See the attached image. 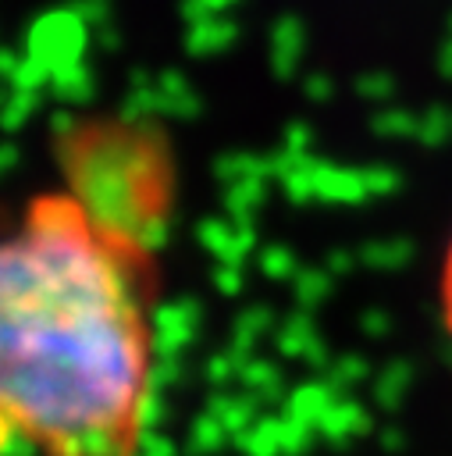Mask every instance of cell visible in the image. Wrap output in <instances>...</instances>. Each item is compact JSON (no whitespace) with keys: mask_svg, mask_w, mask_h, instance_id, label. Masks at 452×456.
Wrapping results in <instances>:
<instances>
[{"mask_svg":"<svg viewBox=\"0 0 452 456\" xmlns=\"http://www.w3.org/2000/svg\"><path fill=\"white\" fill-rule=\"evenodd\" d=\"M153 395L149 271L75 196L0 235V438L39 456H135Z\"/></svg>","mask_w":452,"mask_h":456,"instance_id":"6da1fadb","label":"cell"},{"mask_svg":"<svg viewBox=\"0 0 452 456\" xmlns=\"http://www.w3.org/2000/svg\"><path fill=\"white\" fill-rule=\"evenodd\" d=\"M438 310H441V324L452 338V239L445 246V256H441V271H438Z\"/></svg>","mask_w":452,"mask_h":456,"instance_id":"7a4b0ae2","label":"cell"}]
</instances>
